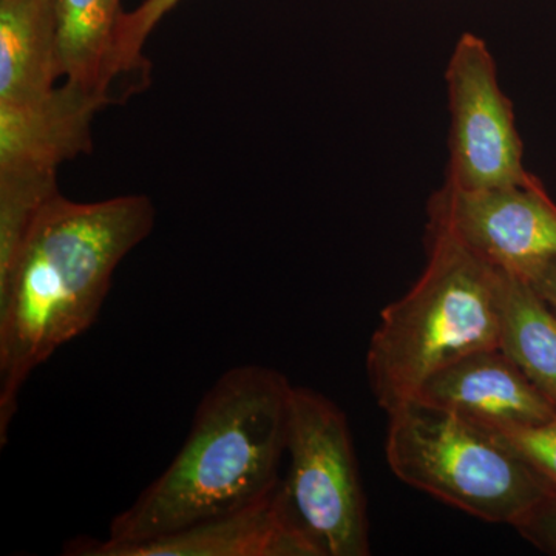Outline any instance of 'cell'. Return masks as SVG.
<instances>
[{
  "instance_id": "obj_8",
  "label": "cell",
  "mask_w": 556,
  "mask_h": 556,
  "mask_svg": "<svg viewBox=\"0 0 556 556\" xmlns=\"http://www.w3.org/2000/svg\"><path fill=\"white\" fill-rule=\"evenodd\" d=\"M283 479V478H281ZM75 556H320L289 507L283 481L262 500L144 543L109 546L76 538L65 547Z\"/></svg>"
},
{
  "instance_id": "obj_9",
  "label": "cell",
  "mask_w": 556,
  "mask_h": 556,
  "mask_svg": "<svg viewBox=\"0 0 556 556\" xmlns=\"http://www.w3.org/2000/svg\"><path fill=\"white\" fill-rule=\"evenodd\" d=\"M415 401L455 413L500 434L541 426L556 407L500 346L475 351L442 368Z\"/></svg>"
},
{
  "instance_id": "obj_12",
  "label": "cell",
  "mask_w": 556,
  "mask_h": 556,
  "mask_svg": "<svg viewBox=\"0 0 556 556\" xmlns=\"http://www.w3.org/2000/svg\"><path fill=\"white\" fill-rule=\"evenodd\" d=\"M56 14L62 76L115 102L121 0H56Z\"/></svg>"
},
{
  "instance_id": "obj_15",
  "label": "cell",
  "mask_w": 556,
  "mask_h": 556,
  "mask_svg": "<svg viewBox=\"0 0 556 556\" xmlns=\"http://www.w3.org/2000/svg\"><path fill=\"white\" fill-rule=\"evenodd\" d=\"M179 2L181 0H144L130 13L124 11L116 38V80H130L135 76L139 86H144L150 70L144 58L146 40ZM131 80L135 83L134 78Z\"/></svg>"
},
{
  "instance_id": "obj_5",
  "label": "cell",
  "mask_w": 556,
  "mask_h": 556,
  "mask_svg": "<svg viewBox=\"0 0 556 556\" xmlns=\"http://www.w3.org/2000/svg\"><path fill=\"white\" fill-rule=\"evenodd\" d=\"M289 507L320 556H367V503L346 416L324 394L294 387L288 430Z\"/></svg>"
},
{
  "instance_id": "obj_7",
  "label": "cell",
  "mask_w": 556,
  "mask_h": 556,
  "mask_svg": "<svg viewBox=\"0 0 556 556\" xmlns=\"http://www.w3.org/2000/svg\"><path fill=\"white\" fill-rule=\"evenodd\" d=\"M428 212L430 223L508 276L529 280L556 258V204L535 177L482 190L444 185Z\"/></svg>"
},
{
  "instance_id": "obj_14",
  "label": "cell",
  "mask_w": 556,
  "mask_h": 556,
  "mask_svg": "<svg viewBox=\"0 0 556 556\" xmlns=\"http://www.w3.org/2000/svg\"><path fill=\"white\" fill-rule=\"evenodd\" d=\"M58 195V175L0 174V277L10 269L40 211Z\"/></svg>"
},
{
  "instance_id": "obj_11",
  "label": "cell",
  "mask_w": 556,
  "mask_h": 556,
  "mask_svg": "<svg viewBox=\"0 0 556 556\" xmlns=\"http://www.w3.org/2000/svg\"><path fill=\"white\" fill-rule=\"evenodd\" d=\"M60 76L56 0H0V102L39 100Z\"/></svg>"
},
{
  "instance_id": "obj_16",
  "label": "cell",
  "mask_w": 556,
  "mask_h": 556,
  "mask_svg": "<svg viewBox=\"0 0 556 556\" xmlns=\"http://www.w3.org/2000/svg\"><path fill=\"white\" fill-rule=\"evenodd\" d=\"M503 437L556 486V417L541 426L525 428Z\"/></svg>"
},
{
  "instance_id": "obj_18",
  "label": "cell",
  "mask_w": 556,
  "mask_h": 556,
  "mask_svg": "<svg viewBox=\"0 0 556 556\" xmlns=\"http://www.w3.org/2000/svg\"><path fill=\"white\" fill-rule=\"evenodd\" d=\"M527 281H529L530 287L535 289L536 294L556 313V258L546 263L543 268L536 270Z\"/></svg>"
},
{
  "instance_id": "obj_4",
  "label": "cell",
  "mask_w": 556,
  "mask_h": 556,
  "mask_svg": "<svg viewBox=\"0 0 556 556\" xmlns=\"http://www.w3.org/2000/svg\"><path fill=\"white\" fill-rule=\"evenodd\" d=\"M388 466L471 517L514 526L554 486L507 438L420 401L388 413Z\"/></svg>"
},
{
  "instance_id": "obj_10",
  "label": "cell",
  "mask_w": 556,
  "mask_h": 556,
  "mask_svg": "<svg viewBox=\"0 0 556 556\" xmlns=\"http://www.w3.org/2000/svg\"><path fill=\"white\" fill-rule=\"evenodd\" d=\"M110 104L65 80L30 102H0V174L58 175L91 150V123Z\"/></svg>"
},
{
  "instance_id": "obj_3",
  "label": "cell",
  "mask_w": 556,
  "mask_h": 556,
  "mask_svg": "<svg viewBox=\"0 0 556 556\" xmlns=\"http://www.w3.org/2000/svg\"><path fill=\"white\" fill-rule=\"evenodd\" d=\"M427 241L424 273L382 311L367 351L369 387L387 415L457 358L500 346L506 274L433 223Z\"/></svg>"
},
{
  "instance_id": "obj_13",
  "label": "cell",
  "mask_w": 556,
  "mask_h": 556,
  "mask_svg": "<svg viewBox=\"0 0 556 556\" xmlns=\"http://www.w3.org/2000/svg\"><path fill=\"white\" fill-rule=\"evenodd\" d=\"M500 348L556 407V313L529 281L508 274Z\"/></svg>"
},
{
  "instance_id": "obj_1",
  "label": "cell",
  "mask_w": 556,
  "mask_h": 556,
  "mask_svg": "<svg viewBox=\"0 0 556 556\" xmlns=\"http://www.w3.org/2000/svg\"><path fill=\"white\" fill-rule=\"evenodd\" d=\"M155 226L144 195L78 203L58 195L40 211L0 277V445L25 382L65 343L93 327L121 262Z\"/></svg>"
},
{
  "instance_id": "obj_2",
  "label": "cell",
  "mask_w": 556,
  "mask_h": 556,
  "mask_svg": "<svg viewBox=\"0 0 556 556\" xmlns=\"http://www.w3.org/2000/svg\"><path fill=\"white\" fill-rule=\"evenodd\" d=\"M292 391L281 372L262 365H240L219 376L177 456L113 518L102 543H144L269 495L281 482Z\"/></svg>"
},
{
  "instance_id": "obj_17",
  "label": "cell",
  "mask_w": 556,
  "mask_h": 556,
  "mask_svg": "<svg viewBox=\"0 0 556 556\" xmlns=\"http://www.w3.org/2000/svg\"><path fill=\"white\" fill-rule=\"evenodd\" d=\"M511 527L544 554L556 556V486L541 496Z\"/></svg>"
},
{
  "instance_id": "obj_6",
  "label": "cell",
  "mask_w": 556,
  "mask_h": 556,
  "mask_svg": "<svg viewBox=\"0 0 556 556\" xmlns=\"http://www.w3.org/2000/svg\"><path fill=\"white\" fill-rule=\"evenodd\" d=\"M445 79L452 119L445 186L482 190L529 181L514 108L501 90L484 39L473 33L460 36Z\"/></svg>"
}]
</instances>
